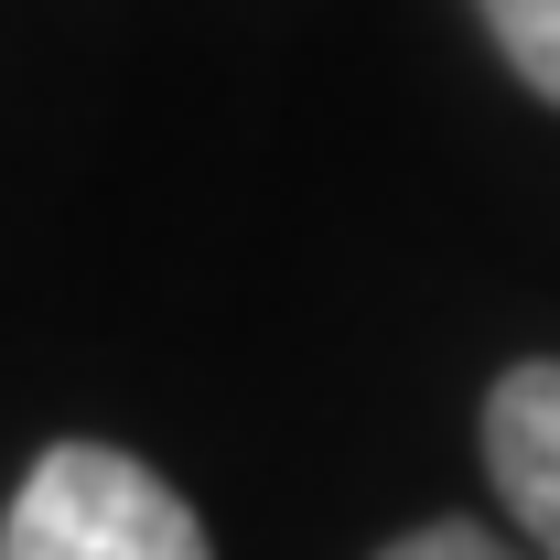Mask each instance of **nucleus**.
Instances as JSON below:
<instances>
[{"instance_id": "1", "label": "nucleus", "mask_w": 560, "mask_h": 560, "mask_svg": "<svg viewBox=\"0 0 560 560\" xmlns=\"http://www.w3.org/2000/svg\"><path fill=\"white\" fill-rule=\"evenodd\" d=\"M0 560H215L206 517L119 442H44L11 486Z\"/></svg>"}, {"instance_id": "4", "label": "nucleus", "mask_w": 560, "mask_h": 560, "mask_svg": "<svg viewBox=\"0 0 560 560\" xmlns=\"http://www.w3.org/2000/svg\"><path fill=\"white\" fill-rule=\"evenodd\" d=\"M377 560H528V550L495 539V528H475V517H431V528H410V539H388Z\"/></svg>"}, {"instance_id": "3", "label": "nucleus", "mask_w": 560, "mask_h": 560, "mask_svg": "<svg viewBox=\"0 0 560 560\" xmlns=\"http://www.w3.org/2000/svg\"><path fill=\"white\" fill-rule=\"evenodd\" d=\"M475 11H486L495 55L517 66V86H539L560 108V0H475Z\"/></svg>"}, {"instance_id": "2", "label": "nucleus", "mask_w": 560, "mask_h": 560, "mask_svg": "<svg viewBox=\"0 0 560 560\" xmlns=\"http://www.w3.org/2000/svg\"><path fill=\"white\" fill-rule=\"evenodd\" d=\"M486 475L528 560H560V355H528L486 388Z\"/></svg>"}]
</instances>
